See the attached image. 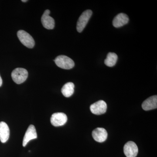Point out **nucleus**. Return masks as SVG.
Instances as JSON below:
<instances>
[{
  "label": "nucleus",
  "mask_w": 157,
  "mask_h": 157,
  "mask_svg": "<svg viewBox=\"0 0 157 157\" xmlns=\"http://www.w3.org/2000/svg\"><path fill=\"white\" fill-rule=\"evenodd\" d=\"M28 76V72L25 69L17 68L14 69L11 73V77L13 81L20 84L24 82Z\"/></svg>",
  "instance_id": "1"
},
{
  "label": "nucleus",
  "mask_w": 157,
  "mask_h": 157,
  "mask_svg": "<svg viewBox=\"0 0 157 157\" xmlns=\"http://www.w3.org/2000/svg\"><path fill=\"white\" fill-rule=\"evenodd\" d=\"M54 61L59 67L65 70L72 69L75 66L73 60L66 56H59L56 57Z\"/></svg>",
  "instance_id": "2"
},
{
  "label": "nucleus",
  "mask_w": 157,
  "mask_h": 157,
  "mask_svg": "<svg viewBox=\"0 0 157 157\" xmlns=\"http://www.w3.org/2000/svg\"><path fill=\"white\" fill-rule=\"evenodd\" d=\"M17 37L21 43L27 48H32L35 46V42L33 38L25 31L21 30L17 33Z\"/></svg>",
  "instance_id": "3"
},
{
  "label": "nucleus",
  "mask_w": 157,
  "mask_h": 157,
  "mask_svg": "<svg viewBox=\"0 0 157 157\" xmlns=\"http://www.w3.org/2000/svg\"><path fill=\"white\" fill-rule=\"evenodd\" d=\"M92 11L87 10L84 11L78 18L77 23L76 29L78 33H81L85 28L92 14Z\"/></svg>",
  "instance_id": "4"
},
{
  "label": "nucleus",
  "mask_w": 157,
  "mask_h": 157,
  "mask_svg": "<svg viewBox=\"0 0 157 157\" xmlns=\"http://www.w3.org/2000/svg\"><path fill=\"white\" fill-rule=\"evenodd\" d=\"M67 117L63 113H53L51 117V123L55 127H59L64 125L67 121Z\"/></svg>",
  "instance_id": "5"
},
{
  "label": "nucleus",
  "mask_w": 157,
  "mask_h": 157,
  "mask_svg": "<svg viewBox=\"0 0 157 157\" xmlns=\"http://www.w3.org/2000/svg\"><path fill=\"white\" fill-rule=\"evenodd\" d=\"M90 109L93 114L101 115L106 113L107 109V104L102 100L97 101L91 105Z\"/></svg>",
  "instance_id": "6"
},
{
  "label": "nucleus",
  "mask_w": 157,
  "mask_h": 157,
  "mask_svg": "<svg viewBox=\"0 0 157 157\" xmlns=\"http://www.w3.org/2000/svg\"><path fill=\"white\" fill-rule=\"evenodd\" d=\"M124 152L127 157H136L138 154V147L135 142L128 141L124 146Z\"/></svg>",
  "instance_id": "7"
},
{
  "label": "nucleus",
  "mask_w": 157,
  "mask_h": 157,
  "mask_svg": "<svg viewBox=\"0 0 157 157\" xmlns=\"http://www.w3.org/2000/svg\"><path fill=\"white\" fill-rule=\"evenodd\" d=\"M50 11L49 10H45L42 15L41 21L43 27L47 29H52L54 28L55 21L52 17L49 16Z\"/></svg>",
  "instance_id": "8"
},
{
  "label": "nucleus",
  "mask_w": 157,
  "mask_h": 157,
  "mask_svg": "<svg viewBox=\"0 0 157 157\" xmlns=\"http://www.w3.org/2000/svg\"><path fill=\"white\" fill-rule=\"evenodd\" d=\"M107 132L104 128H98L92 132V137L95 140L98 142H104L107 140Z\"/></svg>",
  "instance_id": "9"
},
{
  "label": "nucleus",
  "mask_w": 157,
  "mask_h": 157,
  "mask_svg": "<svg viewBox=\"0 0 157 157\" xmlns=\"http://www.w3.org/2000/svg\"><path fill=\"white\" fill-rule=\"evenodd\" d=\"M37 137V134L36 128L33 125H30L26 132L23 140V146L25 147L29 142L33 139H36Z\"/></svg>",
  "instance_id": "10"
},
{
  "label": "nucleus",
  "mask_w": 157,
  "mask_h": 157,
  "mask_svg": "<svg viewBox=\"0 0 157 157\" xmlns=\"http://www.w3.org/2000/svg\"><path fill=\"white\" fill-rule=\"evenodd\" d=\"M129 21V17L127 14L124 13H120L117 14L113 21V25L115 28H120L125 25Z\"/></svg>",
  "instance_id": "11"
},
{
  "label": "nucleus",
  "mask_w": 157,
  "mask_h": 157,
  "mask_svg": "<svg viewBox=\"0 0 157 157\" xmlns=\"http://www.w3.org/2000/svg\"><path fill=\"white\" fill-rule=\"evenodd\" d=\"M142 107L144 110H150L157 108V96H151L144 101Z\"/></svg>",
  "instance_id": "12"
},
{
  "label": "nucleus",
  "mask_w": 157,
  "mask_h": 157,
  "mask_svg": "<svg viewBox=\"0 0 157 157\" xmlns=\"http://www.w3.org/2000/svg\"><path fill=\"white\" fill-rule=\"evenodd\" d=\"M10 136V130L8 125L5 122H0V140L2 143L7 142Z\"/></svg>",
  "instance_id": "13"
},
{
  "label": "nucleus",
  "mask_w": 157,
  "mask_h": 157,
  "mask_svg": "<svg viewBox=\"0 0 157 157\" xmlns=\"http://www.w3.org/2000/svg\"><path fill=\"white\" fill-rule=\"evenodd\" d=\"M75 86L73 82H69L63 86L61 92L63 95L66 98H69L73 94L74 92Z\"/></svg>",
  "instance_id": "14"
},
{
  "label": "nucleus",
  "mask_w": 157,
  "mask_h": 157,
  "mask_svg": "<svg viewBox=\"0 0 157 157\" xmlns=\"http://www.w3.org/2000/svg\"><path fill=\"white\" fill-rule=\"evenodd\" d=\"M117 59L118 56L116 54L113 52H109L104 60V63L107 67H113L116 64Z\"/></svg>",
  "instance_id": "15"
},
{
  "label": "nucleus",
  "mask_w": 157,
  "mask_h": 157,
  "mask_svg": "<svg viewBox=\"0 0 157 157\" xmlns=\"http://www.w3.org/2000/svg\"><path fill=\"white\" fill-rule=\"evenodd\" d=\"M2 79L1 76H0V86H2Z\"/></svg>",
  "instance_id": "16"
},
{
  "label": "nucleus",
  "mask_w": 157,
  "mask_h": 157,
  "mask_svg": "<svg viewBox=\"0 0 157 157\" xmlns=\"http://www.w3.org/2000/svg\"><path fill=\"white\" fill-rule=\"evenodd\" d=\"M22 2H27L28 1H26V0H25V1H24V0H22Z\"/></svg>",
  "instance_id": "17"
}]
</instances>
